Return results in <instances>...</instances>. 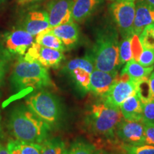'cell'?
Returning a JSON list of instances; mask_svg holds the SVG:
<instances>
[{
  "label": "cell",
  "mask_w": 154,
  "mask_h": 154,
  "mask_svg": "<svg viewBox=\"0 0 154 154\" xmlns=\"http://www.w3.org/2000/svg\"><path fill=\"white\" fill-rule=\"evenodd\" d=\"M32 1H37V0H24L22 3H27V2H32Z\"/></svg>",
  "instance_id": "cell-39"
},
{
  "label": "cell",
  "mask_w": 154,
  "mask_h": 154,
  "mask_svg": "<svg viewBox=\"0 0 154 154\" xmlns=\"http://www.w3.org/2000/svg\"><path fill=\"white\" fill-rule=\"evenodd\" d=\"M35 42L41 44L43 47L59 50L63 52L66 50L60 38L51 33L49 29L37 34L35 38Z\"/></svg>",
  "instance_id": "cell-21"
},
{
  "label": "cell",
  "mask_w": 154,
  "mask_h": 154,
  "mask_svg": "<svg viewBox=\"0 0 154 154\" xmlns=\"http://www.w3.org/2000/svg\"><path fill=\"white\" fill-rule=\"evenodd\" d=\"M136 94V82L131 78L128 81H123L118 79L111 86L108 93L101 98L109 106L120 109L123 102L128 97Z\"/></svg>",
  "instance_id": "cell-10"
},
{
  "label": "cell",
  "mask_w": 154,
  "mask_h": 154,
  "mask_svg": "<svg viewBox=\"0 0 154 154\" xmlns=\"http://www.w3.org/2000/svg\"><path fill=\"white\" fill-rule=\"evenodd\" d=\"M99 154H127L124 150H100Z\"/></svg>",
  "instance_id": "cell-33"
},
{
  "label": "cell",
  "mask_w": 154,
  "mask_h": 154,
  "mask_svg": "<svg viewBox=\"0 0 154 154\" xmlns=\"http://www.w3.org/2000/svg\"><path fill=\"white\" fill-rule=\"evenodd\" d=\"M154 24V7L145 0H136L133 34L139 36L146 26Z\"/></svg>",
  "instance_id": "cell-14"
},
{
  "label": "cell",
  "mask_w": 154,
  "mask_h": 154,
  "mask_svg": "<svg viewBox=\"0 0 154 154\" xmlns=\"http://www.w3.org/2000/svg\"><path fill=\"white\" fill-rule=\"evenodd\" d=\"M146 144L154 146V123L143 122Z\"/></svg>",
  "instance_id": "cell-32"
},
{
  "label": "cell",
  "mask_w": 154,
  "mask_h": 154,
  "mask_svg": "<svg viewBox=\"0 0 154 154\" xmlns=\"http://www.w3.org/2000/svg\"><path fill=\"white\" fill-rule=\"evenodd\" d=\"M117 137L124 144L140 146L146 144L143 121H130L124 118L116 128Z\"/></svg>",
  "instance_id": "cell-9"
},
{
  "label": "cell",
  "mask_w": 154,
  "mask_h": 154,
  "mask_svg": "<svg viewBox=\"0 0 154 154\" xmlns=\"http://www.w3.org/2000/svg\"><path fill=\"white\" fill-rule=\"evenodd\" d=\"M143 121L154 123V100L143 104Z\"/></svg>",
  "instance_id": "cell-31"
},
{
  "label": "cell",
  "mask_w": 154,
  "mask_h": 154,
  "mask_svg": "<svg viewBox=\"0 0 154 154\" xmlns=\"http://www.w3.org/2000/svg\"><path fill=\"white\" fill-rule=\"evenodd\" d=\"M95 69L93 59L88 54L84 57L72 59L66 63L64 71L69 75L75 87L82 94L90 91L91 74Z\"/></svg>",
  "instance_id": "cell-6"
},
{
  "label": "cell",
  "mask_w": 154,
  "mask_h": 154,
  "mask_svg": "<svg viewBox=\"0 0 154 154\" xmlns=\"http://www.w3.org/2000/svg\"><path fill=\"white\" fill-rule=\"evenodd\" d=\"M51 33L61 39L66 50L71 49L76 45L79 38L78 25L74 22L59 25L49 29Z\"/></svg>",
  "instance_id": "cell-16"
},
{
  "label": "cell",
  "mask_w": 154,
  "mask_h": 154,
  "mask_svg": "<svg viewBox=\"0 0 154 154\" xmlns=\"http://www.w3.org/2000/svg\"><path fill=\"white\" fill-rule=\"evenodd\" d=\"M25 102L31 110L49 125L51 129L57 128L62 122V104L55 94L41 89L29 96Z\"/></svg>",
  "instance_id": "cell-5"
},
{
  "label": "cell",
  "mask_w": 154,
  "mask_h": 154,
  "mask_svg": "<svg viewBox=\"0 0 154 154\" xmlns=\"http://www.w3.org/2000/svg\"><path fill=\"white\" fill-rule=\"evenodd\" d=\"M19 1H20V2H21V3H22V2H23V1H24V0H19Z\"/></svg>",
  "instance_id": "cell-40"
},
{
  "label": "cell",
  "mask_w": 154,
  "mask_h": 154,
  "mask_svg": "<svg viewBox=\"0 0 154 154\" xmlns=\"http://www.w3.org/2000/svg\"><path fill=\"white\" fill-rule=\"evenodd\" d=\"M149 80H150V84H151V90H152V91H153V94L154 96V72L153 71V72L151 74Z\"/></svg>",
  "instance_id": "cell-34"
},
{
  "label": "cell",
  "mask_w": 154,
  "mask_h": 154,
  "mask_svg": "<svg viewBox=\"0 0 154 154\" xmlns=\"http://www.w3.org/2000/svg\"><path fill=\"white\" fill-rule=\"evenodd\" d=\"M138 62L145 67L154 66V49L143 48Z\"/></svg>",
  "instance_id": "cell-28"
},
{
  "label": "cell",
  "mask_w": 154,
  "mask_h": 154,
  "mask_svg": "<svg viewBox=\"0 0 154 154\" xmlns=\"http://www.w3.org/2000/svg\"><path fill=\"white\" fill-rule=\"evenodd\" d=\"M42 154H64L66 145L59 137L48 138L42 144Z\"/></svg>",
  "instance_id": "cell-24"
},
{
  "label": "cell",
  "mask_w": 154,
  "mask_h": 154,
  "mask_svg": "<svg viewBox=\"0 0 154 154\" xmlns=\"http://www.w3.org/2000/svg\"><path fill=\"white\" fill-rule=\"evenodd\" d=\"M24 58L29 61H36L47 69H57L65 57L63 51L43 47L34 42L29 48Z\"/></svg>",
  "instance_id": "cell-8"
},
{
  "label": "cell",
  "mask_w": 154,
  "mask_h": 154,
  "mask_svg": "<svg viewBox=\"0 0 154 154\" xmlns=\"http://www.w3.org/2000/svg\"><path fill=\"white\" fill-rule=\"evenodd\" d=\"M139 39L143 48L145 49H154V34L151 27L147 26L139 36Z\"/></svg>",
  "instance_id": "cell-27"
},
{
  "label": "cell",
  "mask_w": 154,
  "mask_h": 154,
  "mask_svg": "<svg viewBox=\"0 0 154 154\" xmlns=\"http://www.w3.org/2000/svg\"><path fill=\"white\" fill-rule=\"evenodd\" d=\"M136 2V0H116L111 5V15L122 38L133 34Z\"/></svg>",
  "instance_id": "cell-7"
},
{
  "label": "cell",
  "mask_w": 154,
  "mask_h": 154,
  "mask_svg": "<svg viewBox=\"0 0 154 154\" xmlns=\"http://www.w3.org/2000/svg\"><path fill=\"white\" fill-rule=\"evenodd\" d=\"M10 82L15 91L43 89L53 86L47 69L36 61H29L20 58L15 63Z\"/></svg>",
  "instance_id": "cell-4"
},
{
  "label": "cell",
  "mask_w": 154,
  "mask_h": 154,
  "mask_svg": "<svg viewBox=\"0 0 154 154\" xmlns=\"http://www.w3.org/2000/svg\"><path fill=\"white\" fill-rule=\"evenodd\" d=\"M149 26H150V27H151L152 32H153V33L154 34V24H152L151 25H149Z\"/></svg>",
  "instance_id": "cell-38"
},
{
  "label": "cell",
  "mask_w": 154,
  "mask_h": 154,
  "mask_svg": "<svg viewBox=\"0 0 154 154\" xmlns=\"http://www.w3.org/2000/svg\"><path fill=\"white\" fill-rule=\"evenodd\" d=\"M3 1V0H0V2H2Z\"/></svg>",
  "instance_id": "cell-42"
},
{
  "label": "cell",
  "mask_w": 154,
  "mask_h": 154,
  "mask_svg": "<svg viewBox=\"0 0 154 154\" xmlns=\"http://www.w3.org/2000/svg\"><path fill=\"white\" fill-rule=\"evenodd\" d=\"M119 32L111 25L100 29L95 42L88 54L93 59L94 67L103 72L119 71L121 66L119 59Z\"/></svg>",
  "instance_id": "cell-3"
},
{
  "label": "cell",
  "mask_w": 154,
  "mask_h": 154,
  "mask_svg": "<svg viewBox=\"0 0 154 154\" xmlns=\"http://www.w3.org/2000/svg\"><path fill=\"white\" fill-rule=\"evenodd\" d=\"M9 56L10 55L6 51H0V88L2 86L4 79L7 72Z\"/></svg>",
  "instance_id": "cell-30"
},
{
  "label": "cell",
  "mask_w": 154,
  "mask_h": 154,
  "mask_svg": "<svg viewBox=\"0 0 154 154\" xmlns=\"http://www.w3.org/2000/svg\"><path fill=\"white\" fill-rule=\"evenodd\" d=\"M119 59L121 66L133 59L131 36L122 38L119 43Z\"/></svg>",
  "instance_id": "cell-25"
},
{
  "label": "cell",
  "mask_w": 154,
  "mask_h": 154,
  "mask_svg": "<svg viewBox=\"0 0 154 154\" xmlns=\"http://www.w3.org/2000/svg\"><path fill=\"white\" fill-rule=\"evenodd\" d=\"M22 26V29L34 36L49 29L50 25L47 11L42 9L29 11L25 17Z\"/></svg>",
  "instance_id": "cell-15"
},
{
  "label": "cell",
  "mask_w": 154,
  "mask_h": 154,
  "mask_svg": "<svg viewBox=\"0 0 154 154\" xmlns=\"http://www.w3.org/2000/svg\"><path fill=\"white\" fill-rule=\"evenodd\" d=\"M131 49L133 53V59L138 61L142 51H143V48L140 42L139 36L136 35V34H132L131 35Z\"/></svg>",
  "instance_id": "cell-29"
},
{
  "label": "cell",
  "mask_w": 154,
  "mask_h": 154,
  "mask_svg": "<svg viewBox=\"0 0 154 154\" xmlns=\"http://www.w3.org/2000/svg\"><path fill=\"white\" fill-rule=\"evenodd\" d=\"M7 128L16 140L42 144L49 138L51 128L26 105L20 104L11 111Z\"/></svg>",
  "instance_id": "cell-2"
},
{
  "label": "cell",
  "mask_w": 154,
  "mask_h": 154,
  "mask_svg": "<svg viewBox=\"0 0 154 154\" xmlns=\"http://www.w3.org/2000/svg\"><path fill=\"white\" fill-rule=\"evenodd\" d=\"M111 1H113V2H114V1H116V0H111Z\"/></svg>",
  "instance_id": "cell-41"
},
{
  "label": "cell",
  "mask_w": 154,
  "mask_h": 154,
  "mask_svg": "<svg viewBox=\"0 0 154 154\" xmlns=\"http://www.w3.org/2000/svg\"><path fill=\"white\" fill-rule=\"evenodd\" d=\"M35 41L34 36L24 30L17 29L5 35V51L9 55L23 56Z\"/></svg>",
  "instance_id": "cell-11"
},
{
  "label": "cell",
  "mask_w": 154,
  "mask_h": 154,
  "mask_svg": "<svg viewBox=\"0 0 154 154\" xmlns=\"http://www.w3.org/2000/svg\"><path fill=\"white\" fill-rule=\"evenodd\" d=\"M145 1L148 4H149L150 5H151L152 7H154V0H145Z\"/></svg>",
  "instance_id": "cell-36"
},
{
  "label": "cell",
  "mask_w": 154,
  "mask_h": 154,
  "mask_svg": "<svg viewBox=\"0 0 154 154\" xmlns=\"http://www.w3.org/2000/svg\"><path fill=\"white\" fill-rule=\"evenodd\" d=\"M10 154H42L41 144L28 143L19 140H11L7 143Z\"/></svg>",
  "instance_id": "cell-19"
},
{
  "label": "cell",
  "mask_w": 154,
  "mask_h": 154,
  "mask_svg": "<svg viewBox=\"0 0 154 154\" xmlns=\"http://www.w3.org/2000/svg\"><path fill=\"white\" fill-rule=\"evenodd\" d=\"M101 0H74L72 5V17L74 21L77 22L85 20L91 15Z\"/></svg>",
  "instance_id": "cell-18"
},
{
  "label": "cell",
  "mask_w": 154,
  "mask_h": 154,
  "mask_svg": "<svg viewBox=\"0 0 154 154\" xmlns=\"http://www.w3.org/2000/svg\"><path fill=\"white\" fill-rule=\"evenodd\" d=\"M120 110L125 119L130 121H143V104L137 94L123 102Z\"/></svg>",
  "instance_id": "cell-17"
},
{
  "label": "cell",
  "mask_w": 154,
  "mask_h": 154,
  "mask_svg": "<svg viewBox=\"0 0 154 154\" xmlns=\"http://www.w3.org/2000/svg\"><path fill=\"white\" fill-rule=\"evenodd\" d=\"M0 154H10L7 149V148H6L5 146H4L0 142Z\"/></svg>",
  "instance_id": "cell-35"
},
{
  "label": "cell",
  "mask_w": 154,
  "mask_h": 154,
  "mask_svg": "<svg viewBox=\"0 0 154 154\" xmlns=\"http://www.w3.org/2000/svg\"><path fill=\"white\" fill-rule=\"evenodd\" d=\"M123 149L127 154H154V146L144 145L130 146L124 144Z\"/></svg>",
  "instance_id": "cell-26"
},
{
  "label": "cell",
  "mask_w": 154,
  "mask_h": 154,
  "mask_svg": "<svg viewBox=\"0 0 154 154\" xmlns=\"http://www.w3.org/2000/svg\"><path fill=\"white\" fill-rule=\"evenodd\" d=\"M2 136V126H1V116H0V140H1Z\"/></svg>",
  "instance_id": "cell-37"
},
{
  "label": "cell",
  "mask_w": 154,
  "mask_h": 154,
  "mask_svg": "<svg viewBox=\"0 0 154 154\" xmlns=\"http://www.w3.org/2000/svg\"><path fill=\"white\" fill-rule=\"evenodd\" d=\"M99 150L91 142L84 138H77L66 148L64 154H99Z\"/></svg>",
  "instance_id": "cell-22"
},
{
  "label": "cell",
  "mask_w": 154,
  "mask_h": 154,
  "mask_svg": "<svg viewBox=\"0 0 154 154\" xmlns=\"http://www.w3.org/2000/svg\"><path fill=\"white\" fill-rule=\"evenodd\" d=\"M154 66L150 67H145L140 65L138 61L134 59L128 61L126 63L124 68L121 70L122 73H126L129 75L133 79H139L143 77H149V75L153 72Z\"/></svg>",
  "instance_id": "cell-20"
},
{
  "label": "cell",
  "mask_w": 154,
  "mask_h": 154,
  "mask_svg": "<svg viewBox=\"0 0 154 154\" xmlns=\"http://www.w3.org/2000/svg\"><path fill=\"white\" fill-rule=\"evenodd\" d=\"M136 94L142 104L154 100V96L151 90L149 77H143L136 79Z\"/></svg>",
  "instance_id": "cell-23"
},
{
  "label": "cell",
  "mask_w": 154,
  "mask_h": 154,
  "mask_svg": "<svg viewBox=\"0 0 154 154\" xmlns=\"http://www.w3.org/2000/svg\"><path fill=\"white\" fill-rule=\"evenodd\" d=\"M119 71L103 72L94 69L91 74L90 91L97 98H103L119 77Z\"/></svg>",
  "instance_id": "cell-13"
},
{
  "label": "cell",
  "mask_w": 154,
  "mask_h": 154,
  "mask_svg": "<svg viewBox=\"0 0 154 154\" xmlns=\"http://www.w3.org/2000/svg\"><path fill=\"white\" fill-rule=\"evenodd\" d=\"M74 0H54L47 6L50 29L74 22L72 5Z\"/></svg>",
  "instance_id": "cell-12"
},
{
  "label": "cell",
  "mask_w": 154,
  "mask_h": 154,
  "mask_svg": "<svg viewBox=\"0 0 154 154\" xmlns=\"http://www.w3.org/2000/svg\"><path fill=\"white\" fill-rule=\"evenodd\" d=\"M123 119L120 109L109 106L101 98L90 103L85 111L84 123L91 143L99 150H124V143L116 134Z\"/></svg>",
  "instance_id": "cell-1"
}]
</instances>
